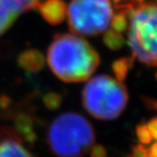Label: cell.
I'll return each mask as SVG.
<instances>
[{"mask_svg": "<svg viewBox=\"0 0 157 157\" xmlns=\"http://www.w3.org/2000/svg\"><path fill=\"white\" fill-rule=\"evenodd\" d=\"M51 71L66 82L87 80L99 63L98 52L84 39L74 34L58 35L48 52Z\"/></svg>", "mask_w": 157, "mask_h": 157, "instance_id": "obj_1", "label": "cell"}, {"mask_svg": "<svg viewBox=\"0 0 157 157\" xmlns=\"http://www.w3.org/2000/svg\"><path fill=\"white\" fill-rule=\"evenodd\" d=\"M48 142L51 151L58 157H82L94 149L95 132L85 117L66 112L51 122Z\"/></svg>", "mask_w": 157, "mask_h": 157, "instance_id": "obj_2", "label": "cell"}, {"mask_svg": "<svg viewBox=\"0 0 157 157\" xmlns=\"http://www.w3.org/2000/svg\"><path fill=\"white\" fill-rule=\"evenodd\" d=\"M129 99L122 82L107 75L90 78L82 90V104L91 116L101 120L117 118Z\"/></svg>", "mask_w": 157, "mask_h": 157, "instance_id": "obj_3", "label": "cell"}, {"mask_svg": "<svg viewBox=\"0 0 157 157\" xmlns=\"http://www.w3.org/2000/svg\"><path fill=\"white\" fill-rule=\"evenodd\" d=\"M128 44L133 58L157 66V6H132L129 12Z\"/></svg>", "mask_w": 157, "mask_h": 157, "instance_id": "obj_4", "label": "cell"}, {"mask_svg": "<svg viewBox=\"0 0 157 157\" xmlns=\"http://www.w3.org/2000/svg\"><path fill=\"white\" fill-rule=\"evenodd\" d=\"M114 15L110 0H71L67 17L71 30L93 36L107 30Z\"/></svg>", "mask_w": 157, "mask_h": 157, "instance_id": "obj_5", "label": "cell"}, {"mask_svg": "<svg viewBox=\"0 0 157 157\" xmlns=\"http://www.w3.org/2000/svg\"><path fill=\"white\" fill-rule=\"evenodd\" d=\"M22 13L23 10L17 0H0V35L13 25Z\"/></svg>", "mask_w": 157, "mask_h": 157, "instance_id": "obj_6", "label": "cell"}, {"mask_svg": "<svg viewBox=\"0 0 157 157\" xmlns=\"http://www.w3.org/2000/svg\"><path fill=\"white\" fill-rule=\"evenodd\" d=\"M37 7L43 17L53 25L62 22L65 16V6L62 0H47Z\"/></svg>", "mask_w": 157, "mask_h": 157, "instance_id": "obj_7", "label": "cell"}, {"mask_svg": "<svg viewBox=\"0 0 157 157\" xmlns=\"http://www.w3.org/2000/svg\"><path fill=\"white\" fill-rule=\"evenodd\" d=\"M0 157H34L19 141L13 138L0 140Z\"/></svg>", "mask_w": 157, "mask_h": 157, "instance_id": "obj_8", "label": "cell"}, {"mask_svg": "<svg viewBox=\"0 0 157 157\" xmlns=\"http://www.w3.org/2000/svg\"><path fill=\"white\" fill-rule=\"evenodd\" d=\"M133 58H121L113 63V71L116 78L119 82H123L126 78L129 70L132 67Z\"/></svg>", "mask_w": 157, "mask_h": 157, "instance_id": "obj_9", "label": "cell"}, {"mask_svg": "<svg viewBox=\"0 0 157 157\" xmlns=\"http://www.w3.org/2000/svg\"><path fill=\"white\" fill-rule=\"evenodd\" d=\"M103 41H104V44H106V46L113 50L119 49L120 48H122V46L125 43L123 36L120 34L119 32H117L114 29L108 30L105 33V35L103 37Z\"/></svg>", "mask_w": 157, "mask_h": 157, "instance_id": "obj_10", "label": "cell"}, {"mask_svg": "<svg viewBox=\"0 0 157 157\" xmlns=\"http://www.w3.org/2000/svg\"><path fill=\"white\" fill-rule=\"evenodd\" d=\"M136 136L138 140L144 145L150 144L152 140V136L146 124H140L136 127Z\"/></svg>", "mask_w": 157, "mask_h": 157, "instance_id": "obj_11", "label": "cell"}, {"mask_svg": "<svg viewBox=\"0 0 157 157\" xmlns=\"http://www.w3.org/2000/svg\"><path fill=\"white\" fill-rule=\"evenodd\" d=\"M148 152V149L145 148L143 145H136L132 148V154L130 157H143Z\"/></svg>", "mask_w": 157, "mask_h": 157, "instance_id": "obj_12", "label": "cell"}, {"mask_svg": "<svg viewBox=\"0 0 157 157\" xmlns=\"http://www.w3.org/2000/svg\"><path fill=\"white\" fill-rule=\"evenodd\" d=\"M146 125H147V127L151 134L152 139L157 140V117L151 118Z\"/></svg>", "mask_w": 157, "mask_h": 157, "instance_id": "obj_13", "label": "cell"}, {"mask_svg": "<svg viewBox=\"0 0 157 157\" xmlns=\"http://www.w3.org/2000/svg\"><path fill=\"white\" fill-rule=\"evenodd\" d=\"M143 102L148 109L157 112V99L151 98H142Z\"/></svg>", "mask_w": 157, "mask_h": 157, "instance_id": "obj_14", "label": "cell"}, {"mask_svg": "<svg viewBox=\"0 0 157 157\" xmlns=\"http://www.w3.org/2000/svg\"><path fill=\"white\" fill-rule=\"evenodd\" d=\"M93 157H106V151L101 146H95L92 151Z\"/></svg>", "mask_w": 157, "mask_h": 157, "instance_id": "obj_15", "label": "cell"}, {"mask_svg": "<svg viewBox=\"0 0 157 157\" xmlns=\"http://www.w3.org/2000/svg\"><path fill=\"white\" fill-rule=\"evenodd\" d=\"M114 2L117 4V6H120V5H126V4L142 3L144 2V0H114Z\"/></svg>", "mask_w": 157, "mask_h": 157, "instance_id": "obj_16", "label": "cell"}, {"mask_svg": "<svg viewBox=\"0 0 157 157\" xmlns=\"http://www.w3.org/2000/svg\"><path fill=\"white\" fill-rule=\"evenodd\" d=\"M148 151L152 157H157V142L151 145V147L150 148V150H148Z\"/></svg>", "mask_w": 157, "mask_h": 157, "instance_id": "obj_17", "label": "cell"}, {"mask_svg": "<svg viewBox=\"0 0 157 157\" xmlns=\"http://www.w3.org/2000/svg\"><path fill=\"white\" fill-rule=\"evenodd\" d=\"M143 157H152V156H151V154L149 153V151H148V152L146 153V154H145V155H144Z\"/></svg>", "mask_w": 157, "mask_h": 157, "instance_id": "obj_18", "label": "cell"}, {"mask_svg": "<svg viewBox=\"0 0 157 157\" xmlns=\"http://www.w3.org/2000/svg\"><path fill=\"white\" fill-rule=\"evenodd\" d=\"M155 78H156V81H157V72H156V74H155Z\"/></svg>", "mask_w": 157, "mask_h": 157, "instance_id": "obj_19", "label": "cell"}]
</instances>
